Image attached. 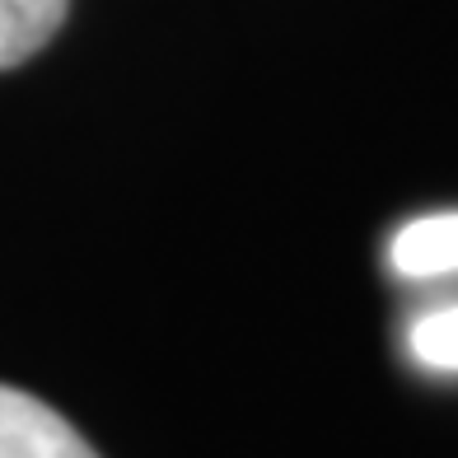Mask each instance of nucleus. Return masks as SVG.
I'll return each mask as SVG.
<instances>
[{
    "label": "nucleus",
    "instance_id": "f257e3e1",
    "mask_svg": "<svg viewBox=\"0 0 458 458\" xmlns=\"http://www.w3.org/2000/svg\"><path fill=\"white\" fill-rule=\"evenodd\" d=\"M0 458H98V454L43 398L0 384Z\"/></svg>",
    "mask_w": 458,
    "mask_h": 458
},
{
    "label": "nucleus",
    "instance_id": "f03ea898",
    "mask_svg": "<svg viewBox=\"0 0 458 458\" xmlns=\"http://www.w3.org/2000/svg\"><path fill=\"white\" fill-rule=\"evenodd\" d=\"M388 267L403 281H435L458 272V211L407 220L388 239Z\"/></svg>",
    "mask_w": 458,
    "mask_h": 458
},
{
    "label": "nucleus",
    "instance_id": "7ed1b4c3",
    "mask_svg": "<svg viewBox=\"0 0 458 458\" xmlns=\"http://www.w3.org/2000/svg\"><path fill=\"white\" fill-rule=\"evenodd\" d=\"M66 10L71 0H0V71L43 52Z\"/></svg>",
    "mask_w": 458,
    "mask_h": 458
},
{
    "label": "nucleus",
    "instance_id": "20e7f679",
    "mask_svg": "<svg viewBox=\"0 0 458 458\" xmlns=\"http://www.w3.org/2000/svg\"><path fill=\"white\" fill-rule=\"evenodd\" d=\"M407 351L421 369L458 374V304H440L416 314L407 327Z\"/></svg>",
    "mask_w": 458,
    "mask_h": 458
}]
</instances>
